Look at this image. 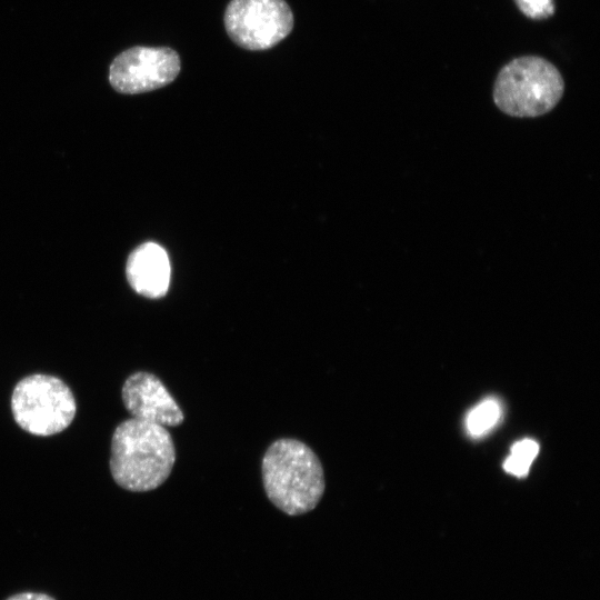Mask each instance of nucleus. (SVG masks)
<instances>
[{"label": "nucleus", "instance_id": "nucleus-1", "mask_svg": "<svg viewBox=\"0 0 600 600\" xmlns=\"http://www.w3.org/2000/svg\"><path fill=\"white\" fill-rule=\"evenodd\" d=\"M176 449L169 431L159 424L130 418L122 421L111 439L110 470L121 488L150 491L170 476Z\"/></svg>", "mask_w": 600, "mask_h": 600}, {"label": "nucleus", "instance_id": "nucleus-2", "mask_svg": "<svg viewBox=\"0 0 600 600\" xmlns=\"http://www.w3.org/2000/svg\"><path fill=\"white\" fill-rule=\"evenodd\" d=\"M262 480L268 499L289 516L313 510L324 492V474L317 454L306 443L282 438L262 458Z\"/></svg>", "mask_w": 600, "mask_h": 600}, {"label": "nucleus", "instance_id": "nucleus-3", "mask_svg": "<svg viewBox=\"0 0 600 600\" xmlns=\"http://www.w3.org/2000/svg\"><path fill=\"white\" fill-rule=\"evenodd\" d=\"M563 91V78L556 66L541 57L524 56L499 71L493 101L508 116L533 118L551 111Z\"/></svg>", "mask_w": 600, "mask_h": 600}, {"label": "nucleus", "instance_id": "nucleus-4", "mask_svg": "<svg viewBox=\"0 0 600 600\" xmlns=\"http://www.w3.org/2000/svg\"><path fill=\"white\" fill-rule=\"evenodd\" d=\"M11 410L20 428L36 436L47 437L70 426L77 404L70 388L61 379L37 373L16 384Z\"/></svg>", "mask_w": 600, "mask_h": 600}, {"label": "nucleus", "instance_id": "nucleus-5", "mask_svg": "<svg viewBox=\"0 0 600 600\" xmlns=\"http://www.w3.org/2000/svg\"><path fill=\"white\" fill-rule=\"evenodd\" d=\"M230 39L247 50H267L293 28V14L284 0H231L224 12Z\"/></svg>", "mask_w": 600, "mask_h": 600}, {"label": "nucleus", "instance_id": "nucleus-6", "mask_svg": "<svg viewBox=\"0 0 600 600\" xmlns=\"http://www.w3.org/2000/svg\"><path fill=\"white\" fill-rule=\"evenodd\" d=\"M180 68V57L173 49L138 46L114 58L109 81L120 93H143L171 83Z\"/></svg>", "mask_w": 600, "mask_h": 600}, {"label": "nucleus", "instance_id": "nucleus-7", "mask_svg": "<svg viewBox=\"0 0 600 600\" xmlns=\"http://www.w3.org/2000/svg\"><path fill=\"white\" fill-rule=\"evenodd\" d=\"M122 401L131 418L176 427L184 416L161 380L149 372H134L122 386Z\"/></svg>", "mask_w": 600, "mask_h": 600}, {"label": "nucleus", "instance_id": "nucleus-8", "mask_svg": "<svg viewBox=\"0 0 600 600\" xmlns=\"http://www.w3.org/2000/svg\"><path fill=\"white\" fill-rule=\"evenodd\" d=\"M170 262L162 247L147 242L138 247L127 262V278L132 289L150 299L163 297L170 283Z\"/></svg>", "mask_w": 600, "mask_h": 600}, {"label": "nucleus", "instance_id": "nucleus-9", "mask_svg": "<svg viewBox=\"0 0 600 600\" xmlns=\"http://www.w3.org/2000/svg\"><path fill=\"white\" fill-rule=\"evenodd\" d=\"M501 404L497 399L489 398L472 408L466 418L467 432L472 437L488 433L501 418Z\"/></svg>", "mask_w": 600, "mask_h": 600}, {"label": "nucleus", "instance_id": "nucleus-10", "mask_svg": "<svg viewBox=\"0 0 600 600\" xmlns=\"http://www.w3.org/2000/svg\"><path fill=\"white\" fill-rule=\"evenodd\" d=\"M539 452V444L532 439H522L511 447L509 457L503 463L508 473L523 477L528 473L532 461Z\"/></svg>", "mask_w": 600, "mask_h": 600}, {"label": "nucleus", "instance_id": "nucleus-11", "mask_svg": "<svg viewBox=\"0 0 600 600\" xmlns=\"http://www.w3.org/2000/svg\"><path fill=\"white\" fill-rule=\"evenodd\" d=\"M514 2L519 10L530 19H546L554 12L552 0H514Z\"/></svg>", "mask_w": 600, "mask_h": 600}, {"label": "nucleus", "instance_id": "nucleus-12", "mask_svg": "<svg viewBox=\"0 0 600 600\" xmlns=\"http://www.w3.org/2000/svg\"><path fill=\"white\" fill-rule=\"evenodd\" d=\"M6 600H56L53 597L42 592H19L10 596Z\"/></svg>", "mask_w": 600, "mask_h": 600}]
</instances>
